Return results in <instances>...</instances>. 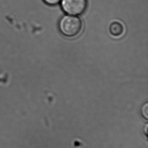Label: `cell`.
I'll use <instances>...</instances> for the list:
<instances>
[{
  "label": "cell",
  "instance_id": "5",
  "mask_svg": "<svg viewBox=\"0 0 148 148\" xmlns=\"http://www.w3.org/2000/svg\"><path fill=\"white\" fill-rule=\"evenodd\" d=\"M61 0H44L46 4H48L49 5L51 6H54L55 5L58 4L59 3H60Z\"/></svg>",
  "mask_w": 148,
  "mask_h": 148
},
{
  "label": "cell",
  "instance_id": "2",
  "mask_svg": "<svg viewBox=\"0 0 148 148\" xmlns=\"http://www.w3.org/2000/svg\"><path fill=\"white\" fill-rule=\"evenodd\" d=\"M87 4V0H62L61 7L67 14L79 15L85 11Z\"/></svg>",
  "mask_w": 148,
  "mask_h": 148
},
{
  "label": "cell",
  "instance_id": "4",
  "mask_svg": "<svg viewBox=\"0 0 148 148\" xmlns=\"http://www.w3.org/2000/svg\"><path fill=\"white\" fill-rule=\"evenodd\" d=\"M141 114L143 116V117L147 120L148 119V103H146L143 106L141 109Z\"/></svg>",
  "mask_w": 148,
  "mask_h": 148
},
{
  "label": "cell",
  "instance_id": "6",
  "mask_svg": "<svg viewBox=\"0 0 148 148\" xmlns=\"http://www.w3.org/2000/svg\"><path fill=\"white\" fill-rule=\"evenodd\" d=\"M148 124H146V125L145 126V128L144 131L145 132V134H146L147 136H148Z\"/></svg>",
  "mask_w": 148,
  "mask_h": 148
},
{
  "label": "cell",
  "instance_id": "1",
  "mask_svg": "<svg viewBox=\"0 0 148 148\" xmlns=\"http://www.w3.org/2000/svg\"><path fill=\"white\" fill-rule=\"evenodd\" d=\"M82 22L79 18L72 15H66L59 22V29L64 36L72 38L77 36L82 30Z\"/></svg>",
  "mask_w": 148,
  "mask_h": 148
},
{
  "label": "cell",
  "instance_id": "3",
  "mask_svg": "<svg viewBox=\"0 0 148 148\" xmlns=\"http://www.w3.org/2000/svg\"><path fill=\"white\" fill-rule=\"evenodd\" d=\"M110 34L113 36L117 37L122 35L124 32V27L121 23L117 21L112 22L109 26Z\"/></svg>",
  "mask_w": 148,
  "mask_h": 148
}]
</instances>
